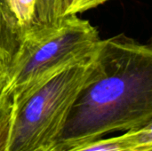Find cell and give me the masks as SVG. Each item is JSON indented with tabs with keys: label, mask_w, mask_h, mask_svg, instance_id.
Returning a JSON list of instances; mask_svg holds the SVG:
<instances>
[{
	"label": "cell",
	"mask_w": 152,
	"mask_h": 151,
	"mask_svg": "<svg viewBox=\"0 0 152 151\" xmlns=\"http://www.w3.org/2000/svg\"><path fill=\"white\" fill-rule=\"evenodd\" d=\"M151 128L152 125L86 144L66 145L58 142L32 151H152Z\"/></svg>",
	"instance_id": "cell-4"
},
{
	"label": "cell",
	"mask_w": 152,
	"mask_h": 151,
	"mask_svg": "<svg viewBox=\"0 0 152 151\" xmlns=\"http://www.w3.org/2000/svg\"><path fill=\"white\" fill-rule=\"evenodd\" d=\"M98 29L77 14L61 16L53 21L32 22L22 28L17 49L0 69V89L18 97L41 81L78 61L97 48Z\"/></svg>",
	"instance_id": "cell-2"
},
{
	"label": "cell",
	"mask_w": 152,
	"mask_h": 151,
	"mask_svg": "<svg viewBox=\"0 0 152 151\" xmlns=\"http://www.w3.org/2000/svg\"><path fill=\"white\" fill-rule=\"evenodd\" d=\"M97 48L12 99L7 151H32L60 142L71 108L93 69Z\"/></svg>",
	"instance_id": "cell-3"
},
{
	"label": "cell",
	"mask_w": 152,
	"mask_h": 151,
	"mask_svg": "<svg viewBox=\"0 0 152 151\" xmlns=\"http://www.w3.org/2000/svg\"><path fill=\"white\" fill-rule=\"evenodd\" d=\"M151 125V45L125 34L102 39L60 142L86 144Z\"/></svg>",
	"instance_id": "cell-1"
},
{
	"label": "cell",
	"mask_w": 152,
	"mask_h": 151,
	"mask_svg": "<svg viewBox=\"0 0 152 151\" xmlns=\"http://www.w3.org/2000/svg\"><path fill=\"white\" fill-rule=\"evenodd\" d=\"M110 0H61L60 17L78 14L96 8Z\"/></svg>",
	"instance_id": "cell-8"
},
{
	"label": "cell",
	"mask_w": 152,
	"mask_h": 151,
	"mask_svg": "<svg viewBox=\"0 0 152 151\" xmlns=\"http://www.w3.org/2000/svg\"><path fill=\"white\" fill-rule=\"evenodd\" d=\"M6 3L21 28L32 23L37 0H6Z\"/></svg>",
	"instance_id": "cell-6"
},
{
	"label": "cell",
	"mask_w": 152,
	"mask_h": 151,
	"mask_svg": "<svg viewBox=\"0 0 152 151\" xmlns=\"http://www.w3.org/2000/svg\"><path fill=\"white\" fill-rule=\"evenodd\" d=\"M61 0H37L32 22H51L60 17Z\"/></svg>",
	"instance_id": "cell-7"
},
{
	"label": "cell",
	"mask_w": 152,
	"mask_h": 151,
	"mask_svg": "<svg viewBox=\"0 0 152 151\" xmlns=\"http://www.w3.org/2000/svg\"><path fill=\"white\" fill-rule=\"evenodd\" d=\"M12 97L4 94L0 90V120L12 110Z\"/></svg>",
	"instance_id": "cell-10"
},
{
	"label": "cell",
	"mask_w": 152,
	"mask_h": 151,
	"mask_svg": "<svg viewBox=\"0 0 152 151\" xmlns=\"http://www.w3.org/2000/svg\"><path fill=\"white\" fill-rule=\"evenodd\" d=\"M21 31L6 0H0V69L9 63L14 54Z\"/></svg>",
	"instance_id": "cell-5"
},
{
	"label": "cell",
	"mask_w": 152,
	"mask_h": 151,
	"mask_svg": "<svg viewBox=\"0 0 152 151\" xmlns=\"http://www.w3.org/2000/svg\"><path fill=\"white\" fill-rule=\"evenodd\" d=\"M12 125V110L0 120V151H7Z\"/></svg>",
	"instance_id": "cell-9"
}]
</instances>
